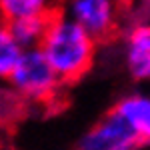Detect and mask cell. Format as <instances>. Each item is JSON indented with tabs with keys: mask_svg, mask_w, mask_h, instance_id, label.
I'll return each instance as SVG.
<instances>
[{
	"mask_svg": "<svg viewBox=\"0 0 150 150\" xmlns=\"http://www.w3.org/2000/svg\"><path fill=\"white\" fill-rule=\"evenodd\" d=\"M46 60L62 82L80 78L96 54V40L66 14H54L40 44Z\"/></svg>",
	"mask_w": 150,
	"mask_h": 150,
	"instance_id": "1",
	"label": "cell"
},
{
	"mask_svg": "<svg viewBox=\"0 0 150 150\" xmlns=\"http://www.w3.org/2000/svg\"><path fill=\"white\" fill-rule=\"evenodd\" d=\"M8 82L10 88L22 100H32V102H48L62 84V80L58 78V74L50 66L40 48L24 50Z\"/></svg>",
	"mask_w": 150,
	"mask_h": 150,
	"instance_id": "2",
	"label": "cell"
},
{
	"mask_svg": "<svg viewBox=\"0 0 150 150\" xmlns=\"http://www.w3.org/2000/svg\"><path fill=\"white\" fill-rule=\"evenodd\" d=\"M144 144L114 108L94 122L76 142V150H140Z\"/></svg>",
	"mask_w": 150,
	"mask_h": 150,
	"instance_id": "3",
	"label": "cell"
},
{
	"mask_svg": "<svg viewBox=\"0 0 150 150\" xmlns=\"http://www.w3.org/2000/svg\"><path fill=\"white\" fill-rule=\"evenodd\" d=\"M64 14L92 36L106 38L116 26V0H66Z\"/></svg>",
	"mask_w": 150,
	"mask_h": 150,
	"instance_id": "4",
	"label": "cell"
},
{
	"mask_svg": "<svg viewBox=\"0 0 150 150\" xmlns=\"http://www.w3.org/2000/svg\"><path fill=\"white\" fill-rule=\"evenodd\" d=\"M128 74L134 80H150V26H136L126 40L124 50Z\"/></svg>",
	"mask_w": 150,
	"mask_h": 150,
	"instance_id": "5",
	"label": "cell"
},
{
	"mask_svg": "<svg viewBox=\"0 0 150 150\" xmlns=\"http://www.w3.org/2000/svg\"><path fill=\"white\" fill-rule=\"evenodd\" d=\"M114 110L128 122L144 146H150V96L128 94L116 102Z\"/></svg>",
	"mask_w": 150,
	"mask_h": 150,
	"instance_id": "6",
	"label": "cell"
},
{
	"mask_svg": "<svg viewBox=\"0 0 150 150\" xmlns=\"http://www.w3.org/2000/svg\"><path fill=\"white\" fill-rule=\"evenodd\" d=\"M56 0H0V18L14 22L34 16H52Z\"/></svg>",
	"mask_w": 150,
	"mask_h": 150,
	"instance_id": "7",
	"label": "cell"
},
{
	"mask_svg": "<svg viewBox=\"0 0 150 150\" xmlns=\"http://www.w3.org/2000/svg\"><path fill=\"white\" fill-rule=\"evenodd\" d=\"M54 14H56V12H54ZM54 14H52V16H54ZM52 16H34V18L14 20V22H10L12 36L16 38V42H18L24 50H28V48H40Z\"/></svg>",
	"mask_w": 150,
	"mask_h": 150,
	"instance_id": "8",
	"label": "cell"
},
{
	"mask_svg": "<svg viewBox=\"0 0 150 150\" xmlns=\"http://www.w3.org/2000/svg\"><path fill=\"white\" fill-rule=\"evenodd\" d=\"M24 48L12 36L10 24L0 18V80H8L14 66L22 56Z\"/></svg>",
	"mask_w": 150,
	"mask_h": 150,
	"instance_id": "9",
	"label": "cell"
},
{
	"mask_svg": "<svg viewBox=\"0 0 150 150\" xmlns=\"http://www.w3.org/2000/svg\"><path fill=\"white\" fill-rule=\"evenodd\" d=\"M20 96L14 90H0V124L8 122L20 110Z\"/></svg>",
	"mask_w": 150,
	"mask_h": 150,
	"instance_id": "10",
	"label": "cell"
},
{
	"mask_svg": "<svg viewBox=\"0 0 150 150\" xmlns=\"http://www.w3.org/2000/svg\"><path fill=\"white\" fill-rule=\"evenodd\" d=\"M148 26H150V24H148Z\"/></svg>",
	"mask_w": 150,
	"mask_h": 150,
	"instance_id": "11",
	"label": "cell"
}]
</instances>
